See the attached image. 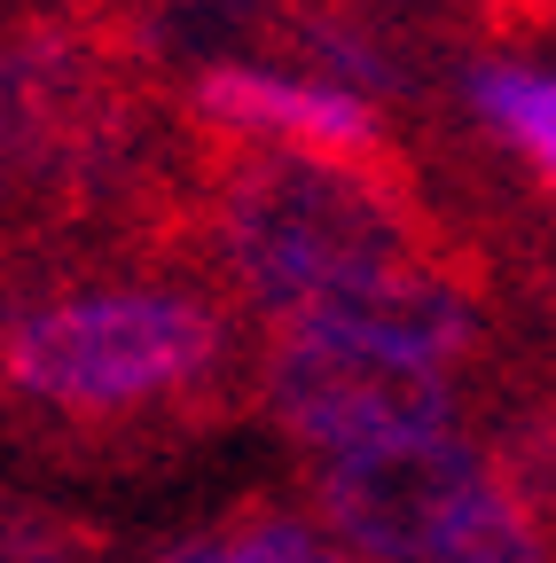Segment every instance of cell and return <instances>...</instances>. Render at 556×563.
Listing matches in <instances>:
<instances>
[{
  "label": "cell",
  "instance_id": "obj_1",
  "mask_svg": "<svg viewBox=\"0 0 556 563\" xmlns=\"http://www.w3.org/2000/svg\"><path fill=\"white\" fill-rule=\"evenodd\" d=\"M228 384V321L196 290H55L0 313V399L63 431L204 422Z\"/></svg>",
  "mask_w": 556,
  "mask_h": 563
},
{
  "label": "cell",
  "instance_id": "obj_2",
  "mask_svg": "<svg viewBox=\"0 0 556 563\" xmlns=\"http://www.w3.org/2000/svg\"><path fill=\"white\" fill-rule=\"evenodd\" d=\"M212 251L274 313H291L314 290H345V282L462 266V251L439 235L400 165H321L283 150H243L220 165Z\"/></svg>",
  "mask_w": 556,
  "mask_h": 563
},
{
  "label": "cell",
  "instance_id": "obj_3",
  "mask_svg": "<svg viewBox=\"0 0 556 563\" xmlns=\"http://www.w3.org/2000/svg\"><path fill=\"white\" fill-rule=\"evenodd\" d=\"M259 399L298 446H321V454H369V446H400V439H432L455 415V391L439 368L337 344V336H314L291 321L266 344Z\"/></svg>",
  "mask_w": 556,
  "mask_h": 563
},
{
  "label": "cell",
  "instance_id": "obj_4",
  "mask_svg": "<svg viewBox=\"0 0 556 563\" xmlns=\"http://www.w3.org/2000/svg\"><path fill=\"white\" fill-rule=\"evenodd\" d=\"M486 493V454L455 431L432 439H400V446H369V454H337L314 485L321 517L377 563H424Z\"/></svg>",
  "mask_w": 556,
  "mask_h": 563
},
{
  "label": "cell",
  "instance_id": "obj_5",
  "mask_svg": "<svg viewBox=\"0 0 556 563\" xmlns=\"http://www.w3.org/2000/svg\"><path fill=\"white\" fill-rule=\"evenodd\" d=\"M196 125L243 141V150H283V157H321V165H392L384 118L369 95L329 87V79H283L259 63H212L188 95Z\"/></svg>",
  "mask_w": 556,
  "mask_h": 563
},
{
  "label": "cell",
  "instance_id": "obj_6",
  "mask_svg": "<svg viewBox=\"0 0 556 563\" xmlns=\"http://www.w3.org/2000/svg\"><path fill=\"white\" fill-rule=\"evenodd\" d=\"M283 321L337 336V344H361V352H392V361H415V368H439V361L478 344V306L447 274H384V282L314 290Z\"/></svg>",
  "mask_w": 556,
  "mask_h": 563
},
{
  "label": "cell",
  "instance_id": "obj_7",
  "mask_svg": "<svg viewBox=\"0 0 556 563\" xmlns=\"http://www.w3.org/2000/svg\"><path fill=\"white\" fill-rule=\"evenodd\" d=\"M462 95H470V110L556 188V70H533V63H517V55H478V63L462 70Z\"/></svg>",
  "mask_w": 556,
  "mask_h": 563
},
{
  "label": "cell",
  "instance_id": "obj_8",
  "mask_svg": "<svg viewBox=\"0 0 556 563\" xmlns=\"http://www.w3.org/2000/svg\"><path fill=\"white\" fill-rule=\"evenodd\" d=\"M314 548H321L314 525L283 517L274 501H243V509H228L220 525H204V532L157 548L150 563H306Z\"/></svg>",
  "mask_w": 556,
  "mask_h": 563
},
{
  "label": "cell",
  "instance_id": "obj_9",
  "mask_svg": "<svg viewBox=\"0 0 556 563\" xmlns=\"http://www.w3.org/2000/svg\"><path fill=\"white\" fill-rule=\"evenodd\" d=\"M0 563H110V548L95 525L24 501V493H0Z\"/></svg>",
  "mask_w": 556,
  "mask_h": 563
},
{
  "label": "cell",
  "instance_id": "obj_10",
  "mask_svg": "<svg viewBox=\"0 0 556 563\" xmlns=\"http://www.w3.org/2000/svg\"><path fill=\"white\" fill-rule=\"evenodd\" d=\"M424 563H556V555H548V532H541L517 501L486 493V501H478Z\"/></svg>",
  "mask_w": 556,
  "mask_h": 563
},
{
  "label": "cell",
  "instance_id": "obj_11",
  "mask_svg": "<svg viewBox=\"0 0 556 563\" xmlns=\"http://www.w3.org/2000/svg\"><path fill=\"white\" fill-rule=\"evenodd\" d=\"M306 47L321 55V70H329V87H400V63L384 55V40L377 32H361V24H345V16H314L306 24Z\"/></svg>",
  "mask_w": 556,
  "mask_h": 563
},
{
  "label": "cell",
  "instance_id": "obj_12",
  "mask_svg": "<svg viewBox=\"0 0 556 563\" xmlns=\"http://www.w3.org/2000/svg\"><path fill=\"white\" fill-rule=\"evenodd\" d=\"M306 563H345V555H329V548H314V555H306Z\"/></svg>",
  "mask_w": 556,
  "mask_h": 563
}]
</instances>
